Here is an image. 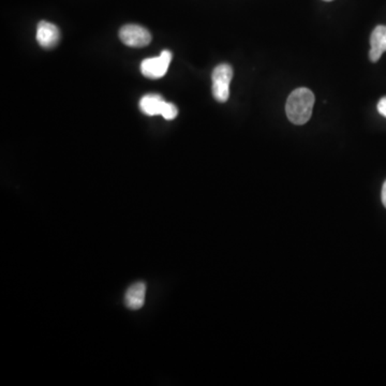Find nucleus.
<instances>
[{
    "label": "nucleus",
    "instance_id": "obj_1",
    "mask_svg": "<svg viewBox=\"0 0 386 386\" xmlns=\"http://www.w3.org/2000/svg\"><path fill=\"white\" fill-rule=\"evenodd\" d=\"M315 94L308 88L301 87L293 90L285 104V113L292 124L301 126L308 122L313 115Z\"/></svg>",
    "mask_w": 386,
    "mask_h": 386
},
{
    "label": "nucleus",
    "instance_id": "obj_2",
    "mask_svg": "<svg viewBox=\"0 0 386 386\" xmlns=\"http://www.w3.org/2000/svg\"><path fill=\"white\" fill-rule=\"evenodd\" d=\"M232 78L233 69L230 64H221L215 68L212 74V90L217 101L221 102V103L228 101Z\"/></svg>",
    "mask_w": 386,
    "mask_h": 386
},
{
    "label": "nucleus",
    "instance_id": "obj_3",
    "mask_svg": "<svg viewBox=\"0 0 386 386\" xmlns=\"http://www.w3.org/2000/svg\"><path fill=\"white\" fill-rule=\"evenodd\" d=\"M172 53L170 51H164L158 57L143 60L141 64V72L145 78L152 80L164 78L170 67Z\"/></svg>",
    "mask_w": 386,
    "mask_h": 386
},
{
    "label": "nucleus",
    "instance_id": "obj_4",
    "mask_svg": "<svg viewBox=\"0 0 386 386\" xmlns=\"http://www.w3.org/2000/svg\"><path fill=\"white\" fill-rule=\"evenodd\" d=\"M120 38L124 45L130 48H144L152 42V35L146 28L136 24L122 26Z\"/></svg>",
    "mask_w": 386,
    "mask_h": 386
},
{
    "label": "nucleus",
    "instance_id": "obj_5",
    "mask_svg": "<svg viewBox=\"0 0 386 386\" xmlns=\"http://www.w3.org/2000/svg\"><path fill=\"white\" fill-rule=\"evenodd\" d=\"M148 294V285L144 281L132 283L124 294V305L129 310H140L144 306Z\"/></svg>",
    "mask_w": 386,
    "mask_h": 386
},
{
    "label": "nucleus",
    "instance_id": "obj_6",
    "mask_svg": "<svg viewBox=\"0 0 386 386\" xmlns=\"http://www.w3.org/2000/svg\"><path fill=\"white\" fill-rule=\"evenodd\" d=\"M59 40L60 31L57 26L46 21H41L38 24L37 41L41 48L52 50L57 46Z\"/></svg>",
    "mask_w": 386,
    "mask_h": 386
},
{
    "label": "nucleus",
    "instance_id": "obj_7",
    "mask_svg": "<svg viewBox=\"0 0 386 386\" xmlns=\"http://www.w3.org/2000/svg\"><path fill=\"white\" fill-rule=\"evenodd\" d=\"M370 45V60L377 62L381 58L382 54L386 52V26L379 25L373 30Z\"/></svg>",
    "mask_w": 386,
    "mask_h": 386
},
{
    "label": "nucleus",
    "instance_id": "obj_8",
    "mask_svg": "<svg viewBox=\"0 0 386 386\" xmlns=\"http://www.w3.org/2000/svg\"><path fill=\"white\" fill-rule=\"evenodd\" d=\"M166 100L159 94H146L140 101V108L145 115H161Z\"/></svg>",
    "mask_w": 386,
    "mask_h": 386
},
{
    "label": "nucleus",
    "instance_id": "obj_9",
    "mask_svg": "<svg viewBox=\"0 0 386 386\" xmlns=\"http://www.w3.org/2000/svg\"><path fill=\"white\" fill-rule=\"evenodd\" d=\"M177 115H178V110H177L176 106L173 103H170V102L166 101L162 112H161V116H164V120H172L176 118Z\"/></svg>",
    "mask_w": 386,
    "mask_h": 386
},
{
    "label": "nucleus",
    "instance_id": "obj_10",
    "mask_svg": "<svg viewBox=\"0 0 386 386\" xmlns=\"http://www.w3.org/2000/svg\"><path fill=\"white\" fill-rule=\"evenodd\" d=\"M378 110H379L382 116L386 117V96H383V98L380 100L379 103H378Z\"/></svg>",
    "mask_w": 386,
    "mask_h": 386
},
{
    "label": "nucleus",
    "instance_id": "obj_11",
    "mask_svg": "<svg viewBox=\"0 0 386 386\" xmlns=\"http://www.w3.org/2000/svg\"><path fill=\"white\" fill-rule=\"evenodd\" d=\"M382 203H383L384 206L386 207V180L382 187V193H381Z\"/></svg>",
    "mask_w": 386,
    "mask_h": 386
},
{
    "label": "nucleus",
    "instance_id": "obj_12",
    "mask_svg": "<svg viewBox=\"0 0 386 386\" xmlns=\"http://www.w3.org/2000/svg\"><path fill=\"white\" fill-rule=\"evenodd\" d=\"M324 1H333V0H324Z\"/></svg>",
    "mask_w": 386,
    "mask_h": 386
}]
</instances>
